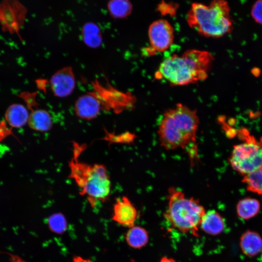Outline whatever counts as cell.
I'll list each match as a JSON object with an SVG mask.
<instances>
[{"mask_svg": "<svg viewBox=\"0 0 262 262\" xmlns=\"http://www.w3.org/2000/svg\"><path fill=\"white\" fill-rule=\"evenodd\" d=\"M213 61L207 51L188 49L181 55L173 54L164 59L154 77L175 86L195 83L207 78Z\"/></svg>", "mask_w": 262, "mask_h": 262, "instance_id": "6da1fadb", "label": "cell"}, {"mask_svg": "<svg viewBox=\"0 0 262 262\" xmlns=\"http://www.w3.org/2000/svg\"><path fill=\"white\" fill-rule=\"evenodd\" d=\"M199 120L197 112L178 103L166 110L158 129L161 146L167 150L195 146Z\"/></svg>", "mask_w": 262, "mask_h": 262, "instance_id": "7a4b0ae2", "label": "cell"}, {"mask_svg": "<svg viewBox=\"0 0 262 262\" xmlns=\"http://www.w3.org/2000/svg\"><path fill=\"white\" fill-rule=\"evenodd\" d=\"M80 148L74 149V156L69 162V177L79 187L80 194L86 197L94 208L98 202H104L111 192V182L106 167L100 164H88L78 159Z\"/></svg>", "mask_w": 262, "mask_h": 262, "instance_id": "3957f363", "label": "cell"}, {"mask_svg": "<svg viewBox=\"0 0 262 262\" xmlns=\"http://www.w3.org/2000/svg\"><path fill=\"white\" fill-rule=\"evenodd\" d=\"M164 217L172 229L183 233L198 236L202 219L206 213L198 200L188 197L180 189L170 187Z\"/></svg>", "mask_w": 262, "mask_h": 262, "instance_id": "277c9868", "label": "cell"}, {"mask_svg": "<svg viewBox=\"0 0 262 262\" xmlns=\"http://www.w3.org/2000/svg\"><path fill=\"white\" fill-rule=\"evenodd\" d=\"M187 22L199 34L212 38H219L232 30L229 7L225 0H213L208 5L195 2L186 16Z\"/></svg>", "mask_w": 262, "mask_h": 262, "instance_id": "5b68a950", "label": "cell"}, {"mask_svg": "<svg viewBox=\"0 0 262 262\" xmlns=\"http://www.w3.org/2000/svg\"><path fill=\"white\" fill-rule=\"evenodd\" d=\"M243 131L245 141L234 146L229 162L234 170L245 176L262 167V138L258 141Z\"/></svg>", "mask_w": 262, "mask_h": 262, "instance_id": "8992f818", "label": "cell"}, {"mask_svg": "<svg viewBox=\"0 0 262 262\" xmlns=\"http://www.w3.org/2000/svg\"><path fill=\"white\" fill-rule=\"evenodd\" d=\"M91 84L92 91L100 101L102 110L119 114L134 107L135 98L131 93L119 91L108 82L103 85L98 79L92 81Z\"/></svg>", "mask_w": 262, "mask_h": 262, "instance_id": "52a82bcc", "label": "cell"}, {"mask_svg": "<svg viewBox=\"0 0 262 262\" xmlns=\"http://www.w3.org/2000/svg\"><path fill=\"white\" fill-rule=\"evenodd\" d=\"M148 36L149 45L143 49L142 52L146 56H152L171 46L174 39V28L167 20L158 19L149 25Z\"/></svg>", "mask_w": 262, "mask_h": 262, "instance_id": "ba28073f", "label": "cell"}, {"mask_svg": "<svg viewBox=\"0 0 262 262\" xmlns=\"http://www.w3.org/2000/svg\"><path fill=\"white\" fill-rule=\"evenodd\" d=\"M50 90L56 97L64 98L70 96L76 86V80L73 68L64 67L56 71L49 80Z\"/></svg>", "mask_w": 262, "mask_h": 262, "instance_id": "9c48e42d", "label": "cell"}, {"mask_svg": "<svg viewBox=\"0 0 262 262\" xmlns=\"http://www.w3.org/2000/svg\"><path fill=\"white\" fill-rule=\"evenodd\" d=\"M138 216L136 208L127 196L117 198L114 204L112 219L124 227L135 225Z\"/></svg>", "mask_w": 262, "mask_h": 262, "instance_id": "30bf717a", "label": "cell"}, {"mask_svg": "<svg viewBox=\"0 0 262 262\" xmlns=\"http://www.w3.org/2000/svg\"><path fill=\"white\" fill-rule=\"evenodd\" d=\"M74 109L77 117L86 120L95 119L102 110L100 101L92 91L80 96Z\"/></svg>", "mask_w": 262, "mask_h": 262, "instance_id": "8fae6325", "label": "cell"}, {"mask_svg": "<svg viewBox=\"0 0 262 262\" xmlns=\"http://www.w3.org/2000/svg\"><path fill=\"white\" fill-rule=\"evenodd\" d=\"M225 228L226 222L224 218L214 210L206 212L200 225L201 230L205 233L212 236L221 234Z\"/></svg>", "mask_w": 262, "mask_h": 262, "instance_id": "7c38bea8", "label": "cell"}, {"mask_svg": "<svg viewBox=\"0 0 262 262\" xmlns=\"http://www.w3.org/2000/svg\"><path fill=\"white\" fill-rule=\"evenodd\" d=\"M37 106L30 109L31 112L29 115L28 125L31 129L36 131H49L52 127V117L47 110L39 108Z\"/></svg>", "mask_w": 262, "mask_h": 262, "instance_id": "4fadbf2b", "label": "cell"}, {"mask_svg": "<svg viewBox=\"0 0 262 262\" xmlns=\"http://www.w3.org/2000/svg\"><path fill=\"white\" fill-rule=\"evenodd\" d=\"M239 245L244 254L256 256L262 251V237L256 231L246 230L241 235Z\"/></svg>", "mask_w": 262, "mask_h": 262, "instance_id": "5bb4252c", "label": "cell"}, {"mask_svg": "<svg viewBox=\"0 0 262 262\" xmlns=\"http://www.w3.org/2000/svg\"><path fill=\"white\" fill-rule=\"evenodd\" d=\"M124 239L131 248L141 249L147 246L149 241V234L144 228L135 225L130 228L125 234Z\"/></svg>", "mask_w": 262, "mask_h": 262, "instance_id": "9a60e30c", "label": "cell"}, {"mask_svg": "<svg viewBox=\"0 0 262 262\" xmlns=\"http://www.w3.org/2000/svg\"><path fill=\"white\" fill-rule=\"evenodd\" d=\"M29 115L27 109L24 105L14 104L7 109L5 117L10 126L17 128L28 123Z\"/></svg>", "mask_w": 262, "mask_h": 262, "instance_id": "2e32d148", "label": "cell"}, {"mask_svg": "<svg viewBox=\"0 0 262 262\" xmlns=\"http://www.w3.org/2000/svg\"><path fill=\"white\" fill-rule=\"evenodd\" d=\"M83 43L89 48L97 49L102 43L101 32L98 26L93 22H88L84 25L82 31Z\"/></svg>", "mask_w": 262, "mask_h": 262, "instance_id": "e0dca14e", "label": "cell"}, {"mask_svg": "<svg viewBox=\"0 0 262 262\" xmlns=\"http://www.w3.org/2000/svg\"><path fill=\"white\" fill-rule=\"evenodd\" d=\"M260 209L259 201L251 198H245L240 200L236 207L238 215L244 220L249 219L256 215Z\"/></svg>", "mask_w": 262, "mask_h": 262, "instance_id": "ac0fdd59", "label": "cell"}, {"mask_svg": "<svg viewBox=\"0 0 262 262\" xmlns=\"http://www.w3.org/2000/svg\"><path fill=\"white\" fill-rule=\"evenodd\" d=\"M108 7L111 15L117 18L128 16L131 13L132 9L129 0H111Z\"/></svg>", "mask_w": 262, "mask_h": 262, "instance_id": "d6986e66", "label": "cell"}, {"mask_svg": "<svg viewBox=\"0 0 262 262\" xmlns=\"http://www.w3.org/2000/svg\"><path fill=\"white\" fill-rule=\"evenodd\" d=\"M47 223L49 229L59 235L64 233L68 227L65 216L60 213H54L49 216Z\"/></svg>", "mask_w": 262, "mask_h": 262, "instance_id": "ffe728a7", "label": "cell"}, {"mask_svg": "<svg viewBox=\"0 0 262 262\" xmlns=\"http://www.w3.org/2000/svg\"><path fill=\"white\" fill-rule=\"evenodd\" d=\"M243 182L246 184L248 190L262 194V167L251 174L245 175Z\"/></svg>", "mask_w": 262, "mask_h": 262, "instance_id": "44dd1931", "label": "cell"}, {"mask_svg": "<svg viewBox=\"0 0 262 262\" xmlns=\"http://www.w3.org/2000/svg\"><path fill=\"white\" fill-rule=\"evenodd\" d=\"M251 16L258 23L262 25V0H258L253 5Z\"/></svg>", "mask_w": 262, "mask_h": 262, "instance_id": "7402d4cb", "label": "cell"}, {"mask_svg": "<svg viewBox=\"0 0 262 262\" xmlns=\"http://www.w3.org/2000/svg\"><path fill=\"white\" fill-rule=\"evenodd\" d=\"M10 256L11 262H27L17 255L10 254Z\"/></svg>", "mask_w": 262, "mask_h": 262, "instance_id": "603a6c76", "label": "cell"}, {"mask_svg": "<svg viewBox=\"0 0 262 262\" xmlns=\"http://www.w3.org/2000/svg\"><path fill=\"white\" fill-rule=\"evenodd\" d=\"M73 262H93L89 259L83 258L81 256H76L73 258Z\"/></svg>", "mask_w": 262, "mask_h": 262, "instance_id": "cb8c5ba5", "label": "cell"}, {"mask_svg": "<svg viewBox=\"0 0 262 262\" xmlns=\"http://www.w3.org/2000/svg\"><path fill=\"white\" fill-rule=\"evenodd\" d=\"M159 262H178L176 260L174 259L167 257V256H164L162 257Z\"/></svg>", "mask_w": 262, "mask_h": 262, "instance_id": "d4e9b609", "label": "cell"}, {"mask_svg": "<svg viewBox=\"0 0 262 262\" xmlns=\"http://www.w3.org/2000/svg\"><path fill=\"white\" fill-rule=\"evenodd\" d=\"M130 262H136L134 259H131L130 260Z\"/></svg>", "mask_w": 262, "mask_h": 262, "instance_id": "484cf974", "label": "cell"}]
</instances>
